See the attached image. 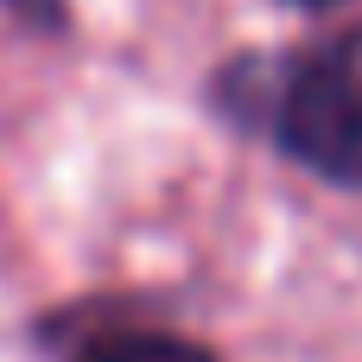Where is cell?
I'll return each mask as SVG.
<instances>
[{
    "label": "cell",
    "instance_id": "2",
    "mask_svg": "<svg viewBox=\"0 0 362 362\" xmlns=\"http://www.w3.org/2000/svg\"><path fill=\"white\" fill-rule=\"evenodd\" d=\"M76 362H216V356L185 337H165V331H115V337L89 344Z\"/></svg>",
    "mask_w": 362,
    "mask_h": 362
},
{
    "label": "cell",
    "instance_id": "1",
    "mask_svg": "<svg viewBox=\"0 0 362 362\" xmlns=\"http://www.w3.org/2000/svg\"><path fill=\"white\" fill-rule=\"evenodd\" d=\"M267 121L286 159L331 185H362V25L286 64Z\"/></svg>",
    "mask_w": 362,
    "mask_h": 362
},
{
    "label": "cell",
    "instance_id": "3",
    "mask_svg": "<svg viewBox=\"0 0 362 362\" xmlns=\"http://www.w3.org/2000/svg\"><path fill=\"white\" fill-rule=\"evenodd\" d=\"M305 6H331V0H305Z\"/></svg>",
    "mask_w": 362,
    "mask_h": 362
}]
</instances>
